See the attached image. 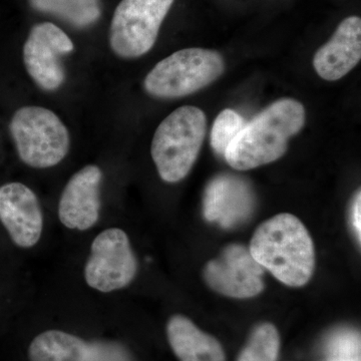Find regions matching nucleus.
Returning a JSON list of instances; mask_svg holds the SVG:
<instances>
[{"label": "nucleus", "mask_w": 361, "mask_h": 361, "mask_svg": "<svg viewBox=\"0 0 361 361\" xmlns=\"http://www.w3.org/2000/svg\"><path fill=\"white\" fill-rule=\"evenodd\" d=\"M249 251L287 286H304L314 273V244L303 223L291 214H279L259 226Z\"/></svg>", "instance_id": "f257e3e1"}, {"label": "nucleus", "mask_w": 361, "mask_h": 361, "mask_svg": "<svg viewBox=\"0 0 361 361\" xmlns=\"http://www.w3.org/2000/svg\"><path fill=\"white\" fill-rule=\"evenodd\" d=\"M304 123L305 110L300 102L279 99L245 123L226 149L225 160L239 171L273 163L284 155L289 139Z\"/></svg>", "instance_id": "f03ea898"}, {"label": "nucleus", "mask_w": 361, "mask_h": 361, "mask_svg": "<svg viewBox=\"0 0 361 361\" xmlns=\"http://www.w3.org/2000/svg\"><path fill=\"white\" fill-rule=\"evenodd\" d=\"M206 130L205 114L193 106H180L159 125L151 154L161 180L178 183L186 178L200 153Z\"/></svg>", "instance_id": "7ed1b4c3"}, {"label": "nucleus", "mask_w": 361, "mask_h": 361, "mask_svg": "<svg viewBox=\"0 0 361 361\" xmlns=\"http://www.w3.org/2000/svg\"><path fill=\"white\" fill-rule=\"evenodd\" d=\"M224 70L219 52L199 47L180 49L157 63L145 78V89L160 99H178L212 84Z\"/></svg>", "instance_id": "20e7f679"}, {"label": "nucleus", "mask_w": 361, "mask_h": 361, "mask_svg": "<svg viewBox=\"0 0 361 361\" xmlns=\"http://www.w3.org/2000/svg\"><path fill=\"white\" fill-rule=\"evenodd\" d=\"M9 130L20 160L30 167H54L68 155L70 133L51 110L23 106L14 113Z\"/></svg>", "instance_id": "39448f33"}, {"label": "nucleus", "mask_w": 361, "mask_h": 361, "mask_svg": "<svg viewBox=\"0 0 361 361\" xmlns=\"http://www.w3.org/2000/svg\"><path fill=\"white\" fill-rule=\"evenodd\" d=\"M174 0H122L111 20L110 44L116 56L137 59L156 44Z\"/></svg>", "instance_id": "423d86ee"}, {"label": "nucleus", "mask_w": 361, "mask_h": 361, "mask_svg": "<svg viewBox=\"0 0 361 361\" xmlns=\"http://www.w3.org/2000/svg\"><path fill=\"white\" fill-rule=\"evenodd\" d=\"M137 271V258L126 232L111 228L97 235L85 268L89 286L104 293L118 290L134 280Z\"/></svg>", "instance_id": "0eeeda50"}, {"label": "nucleus", "mask_w": 361, "mask_h": 361, "mask_svg": "<svg viewBox=\"0 0 361 361\" xmlns=\"http://www.w3.org/2000/svg\"><path fill=\"white\" fill-rule=\"evenodd\" d=\"M75 49L63 30L51 23L33 26L23 47V61L28 75L40 89L58 90L66 80L61 58Z\"/></svg>", "instance_id": "6e6552de"}, {"label": "nucleus", "mask_w": 361, "mask_h": 361, "mask_svg": "<svg viewBox=\"0 0 361 361\" xmlns=\"http://www.w3.org/2000/svg\"><path fill=\"white\" fill-rule=\"evenodd\" d=\"M264 271L252 257L249 248L231 244L207 263L204 278L214 291L232 298L246 299L264 290Z\"/></svg>", "instance_id": "1a4fd4ad"}, {"label": "nucleus", "mask_w": 361, "mask_h": 361, "mask_svg": "<svg viewBox=\"0 0 361 361\" xmlns=\"http://www.w3.org/2000/svg\"><path fill=\"white\" fill-rule=\"evenodd\" d=\"M0 221L16 245H37L42 237L44 216L35 192L21 183L0 187Z\"/></svg>", "instance_id": "9d476101"}, {"label": "nucleus", "mask_w": 361, "mask_h": 361, "mask_svg": "<svg viewBox=\"0 0 361 361\" xmlns=\"http://www.w3.org/2000/svg\"><path fill=\"white\" fill-rule=\"evenodd\" d=\"M102 179L101 169L89 165L68 180L59 204V220L66 228L85 231L96 224L101 209Z\"/></svg>", "instance_id": "9b49d317"}, {"label": "nucleus", "mask_w": 361, "mask_h": 361, "mask_svg": "<svg viewBox=\"0 0 361 361\" xmlns=\"http://www.w3.org/2000/svg\"><path fill=\"white\" fill-rule=\"evenodd\" d=\"M253 208V192L241 178L218 176L206 188L204 217L221 227L229 229L242 224L250 217Z\"/></svg>", "instance_id": "f8f14e48"}, {"label": "nucleus", "mask_w": 361, "mask_h": 361, "mask_svg": "<svg viewBox=\"0 0 361 361\" xmlns=\"http://www.w3.org/2000/svg\"><path fill=\"white\" fill-rule=\"evenodd\" d=\"M361 59V20L345 18L334 37L316 52L313 66L323 80L334 82L353 70Z\"/></svg>", "instance_id": "ddd939ff"}, {"label": "nucleus", "mask_w": 361, "mask_h": 361, "mask_svg": "<svg viewBox=\"0 0 361 361\" xmlns=\"http://www.w3.org/2000/svg\"><path fill=\"white\" fill-rule=\"evenodd\" d=\"M167 334L171 348L180 361H226L220 342L185 316L175 315L169 320Z\"/></svg>", "instance_id": "4468645a"}, {"label": "nucleus", "mask_w": 361, "mask_h": 361, "mask_svg": "<svg viewBox=\"0 0 361 361\" xmlns=\"http://www.w3.org/2000/svg\"><path fill=\"white\" fill-rule=\"evenodd\" d=\"M30 361H90V344L61 330H49L33 339Z\"/></svg>", "instance_id": "2eb2a0df"}, {"label": "nucleus", "mask_w": 361, "mask_h": 361, "mask_svg": "<svg viewBox=\"0 0 361 361\" xmlns=\"http://www.w3.org/2000/svg\"><path fill=\"white\" fill-rule=\"evenodd\" d=\"M35 11L54 14L77 27L92 25L101 16L99 0H30Z\"/></svg>", "instance_id": "dca6fc26"}, {"label": "nucleus", "mask_w": 361, "mask_h": 361, "mask_svg": "<svg viewBox=\"0 0 361 361\" xmlns=\"http://www.w3.org/2000/svg\"><path fill=\"white\" fill-rule=\"evenodd\" d=\"M279 349L280 336L276 327L271 323H263L252 332L237 361H277Z\"/></svg>", "instance_id": "f3484780"}, {"label": "nucleus", "mask_w": 361, "mask_h": 361, "mask_svg": "<svg viewBox=\"0 0 361 361\" xmlns=\"http://www.w3.org/2000/svg\"><path fill=\"white\" fill-rule=\"evenodd\" d=\"M245 121L237 111L224 110L221 111L211 132V146L218 155L224 156L226 149L234 137L245 126Z\"/></svg>", "instance_id": "a211bd4d"}, {"label": "nucleus", "mask_w": 361, "mask_h": 361, "mask_svg": "<svg viewBox=\"0 0 361 361\" xmlns=\"http://www.w3.org/2000/svg\"><path fill=\"white\" fill-rule=\"evenodd\" d=\"M90 361H129L123 349L110 344H90Z\"/></svg>", "instance_id": "6ab92c4d"}, {"label": "nucleus", "mask_w": 361, "mask_h": 361, "mask_svg": "<svg viewBox=\"0 0 361 361\" xmlns=\"http://www.w3.org/2000/svg\"><path fill=\"white\" fill-rule=\"evenodd\" d=\"M361 199H360V192H358V194H356L355 201H353V211H351V221H353V228H355L356 235H358V239L360 240V232H361V226H360V212H361Z\"/></svg>", "instance_id": "aec40b11"}, {"label": "nucleus", "mask_w": 361, "mask_h": 361, "mask_svg": "<svg viewBox=\"0 0 361 361\" xmlns=\"http://www.w3.org/2000/svg\"><path fill=\"white\" fill-rule=\"evenodd\" d=\"M332 361H355V360H334Z\"/></svg>", "instance_id": "412c9836"}]
</instances>
